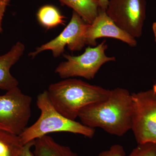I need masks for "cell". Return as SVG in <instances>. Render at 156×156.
Returning <instances> with one entry per match:
<instances>
[{
	"instance_id": "obj_1",
	"label": "cell",
	"mask_w": 156,
	"mask_h": 156,
	"mask_svg": "<svg viewBox=\"0 0 156 156\" xmlns=\"http://www.w3.org/2000/svg\"><path fill=\"white\" fill-rule=\"evenodd\" d=\"M132 100L128 90L116 88L106 99L83 109L78 118L90 128H99L108 134L122 136L131 130Z\"/></svg>"
},
{
	"instance_id": "obj_2",
	"label": "cell",
	"mask_w": 156,
	"mask_h": 156,
	"mask_svg": "<svg viewBox=\"0 0 156 156\" xmlns=\"http://www.w3.org/2000/svg\"><path fill=\"white\" fill-rule=\"evenodd\" d=\"M110 90L68 78L51 84L47 91L56 110L67 119L75 120L84 108L107 98Z\"/></svg>"
},
{
	"instance_id": "obj_3",
	"label": "cell",
	"mask_w": 156,
	"mask_h": 156,
	"mask_svg": "<svg viewBox=\"0 0 156 156\" xmlns=\"http://www.w3.org/2000/svg\"><path fill=\"white\" fill-rule=\"evenodd\" d=\"M37 105L41 115L33 125L26 128L19 135L23 145L54 132H68L89 138L95 135L94 128L67 119L57 111L50 100L47 90L38 95Z\"/></svg>"
},
{
	"instance_id": "obj_4",
	"label": "cell",
	"mask_w": 156,
	"mask_h": 156,
	"mask_svg": "<svg viewBox=\"0 0 156 156\" xmlns=\"http://www.w3.org/2000/svg\"><path fill=\"white\" fill-rule=\"evenodd\" d=\"M131 130L138 144H156V83L151 89L131 94Z\"/></svg>"
},
{
	"instance_id": "obj_5",
	"label": "cell",
	"mask_w": 156,
	"mask_h": 156,
	"mask_svg": "<svg viewBox=\"0 0 156 156\" xmlns=\"http://www.w3.org/2000/svg\"><path fill=\"white\" fill-rule=\"evenodd\" d=\"M32 101L18 87L0 95V131L19 136L31 115Z\"/></svg>"
},
{
	"instance_id": "obj_6",
	"label": "cell",
	"mask_w": 156,
	"mask_h": 156,
	"mask_svg": "<svg viewBox=\"0 0 156 156\" xmlns=\"http://www.w3.org/2000/svg\"><path fill=\"white\" fill-rule=\"evenodd\" d=\"M107 48L106 40H104L94 48L88 47L79 56L64 54L66 61L58 65L55 72L62 79L80 77L92 80L103 64L115 61V57L106 56L105 51Z\"/></svg>"
},
{
	"instance_id": "obj_7",
	"label": "cell",
	"mask_w": 156,
	"mask_h": 156,
	"mask_svg": "<svg viewBox=\"0 0 156 156\" xmlns=\"http://www.w3.org/2000/svg\"><path fill=\"white\" fill-rule=\"evenodd\" d=\"M106 14L120 28L134 38L142 35L146 19L145 0H109Z\"/></svg>"
},
{
	"instance_id": "obj_8",
	"label": "cell",
	"mask_w": 156,
	"mask_h": 156,
	"mask_svg": "<svg viewBox=\"0 0 156 156\" xmlns=\"http://www.w3.org/2000/svg\"><path fill=\"white\" fill-rule=\"evenodd\" d=\"M88 24L73 11L70 21L63 31L52 41L36 49L29 56L33 58L46 50H51L54 57L60 56L67 46L71 51H79L86 44V34Z\"/></svg>"
},
{
	"instance_id": "obj_9",
	"label": "cell",
	"mask_w": 156,
	"mask_h": 156,
	"mask_svg": "<svg viewBox=\"0 0 156 156\" xmlns=\"http://www.w3.org/2000/svg\"><path fill=\"white\" fill-rule=\"evenodd\" d=\"M108 37L120 40L131 47L137 44L134 38L120 28L106 14V11L99 9L97 17L91 24H88L86 34V44L95 47L96 40Z\"/></svg>"
},
{
	"instance_id": "obj_10",
	"label": "cell",
	"mask_w": 156,
	"mask_h": 156,
	"mask_svg": "<svg viewBox=\"0 0 156 156\" xmlns=\"http://www.w3.org/2000/svg\"><path fill=\"white\" fill-rule=\"evenodd\" d=\"M25 49L23 44L17 42L8 53L0 56V89L8 91L18 87L19 82L11 74L10 69L23 55Z\"/></svg>"
},
{
	"instance_id": "obj_11",
	"label": "cell",
	"mask_w": 156,
	"mask_h": 156,
	"mask_svg": "<svg viewBox=\"0 0 156 156\" xmlns=\"http://www.w3.org/2000/svg\"><path fill=\"white\" fill-rule=\"evenodd\" d=\"M34 147L35 156H79L69 147L62 145L48 135L35 140Z\"/></svg>"
},
{
	"instance_id": "obj_12",
	"label": "cell",
	"mask_w": 156,
	"mask_h": 156,
	"mask_svg": "<svg viewBox=\"0 0 156 156\" xmlns=\"http://www.w3.org/2000/svg\"><path fill=\"white\" fill-rule=\"evenodd\" d=\"M62 5L71 8L85 22L91 24L97 17L100 7L98 0H59Z\"/></svg>"
},
{
	"instance_id": "obj_13",
	"label": "cell",
	"mask_w": 156,
	"mask_h": 156,
	"mask_svg": "<svg viewBox=\"0 0 156 156\" xmlns=\"http://www.w3.org/2000/svg\"><path fill=\"white\" fill-rule=\"evenodd\" d=\"M39 23L47 29L64 25L65 17L55 6L46 5L41 7L37 13Z\"/></svg>"
},
{
	"instance_id": "obj_14",
	"label": "cell",
	"mask_w": 156,
	"mask_h": 156,
	"mask_svg": "<svg viewBox=\"0 0 156 156\" xmlns=\"http://www.w3.org/2000/svg\"><path fill=\"white\" fill-rule=\"evenodd\" d=\"M23 145L18 135L0 131V156H20Z\"/></svg>"
},
{
	"instance_id": "obj_15",
	"label": "cell",
	"mask_w": 156,
	"mask_h": 156,
	"mask_svg": "<svg viewBox=\"0 0 156 156\" xmlns=\"http://www.w3.org/2000/svg\"><path fill=\"white\" fill-rule=\"evenodd\" d=\"M128 156H156V144H138Z\"/></svg>"
},
{
	"instance_id": "obj_16",
	"label": "cell",
	"mask_w": 156,
	"mask_h": 156,
	"mask_svg": "<svg viewBox=\"0 0 156 156\" xmlns=\"http://www.w3.org/2000/svg\"><path fill=\"white\" fill-rule=\"evenodd\" d=\"M97 156H126L124 148L120 144L112 145L108 149L100 153Z\"/></svg>"
},
{
	"instance_id": "obj_17",
	"label": "cell",
	"mask_w": 156,
	"mask_h": 156,
	"mask_svg": "<svg viewBox=\"0 0 156 156\" xmlns=\"http://www.w3.org/2000/svg\"><path fill=\"white\" fill-rule=\"evenodd\" d=\"M34 140L30 141L24 144L23 147L22 151L20 156H35L31 148L34 147Z\"/></svg>"
},
{
	"instance_id": "obj_18",
	"label": "cell",
	"mask_w": 156,
	"mask_h": 156,
	"mask_svg": "<svg viewBox=\"0 0 156 156\" xmlns=\"http://www.w3.org/2000/svg\"><path fill=\"white\" fill-rule=\"evenodd\" d=\"M10 0H0V33L3 31L2 21L6 8L9 5Z\"/></svg>"
},
{
	"instance_id": "obj_19",
	"label": "cell",
	"mask_w": 156,
	"mask_h": 156,
	"mask_svg": "<svg viewBox=\"0 0 156 156\" xmlns=\"http://www.w3.org/2000/svg\"><path fill=\"white\" fill-rule=\"evenodd\" d=\"M101 10L106 11L109 3V0H98Z\"/></svg>"
},
{
	"instance_id": "obj_20",
	"label": "cell",
	"mask_w": 156,
	"mask_h": 156,
	"mask_svg": "<svg viewBox=\"0 0 156 156\" xmlns=\"http://www.w3.org/2000/svg\"><path fill=\"white\" fill-rule=\"evenodd\" d=\"M152 29L153 31L154 35L155 40L156 42V22L154 23L152 25Z\"/></svg>"
}]
</instances>
